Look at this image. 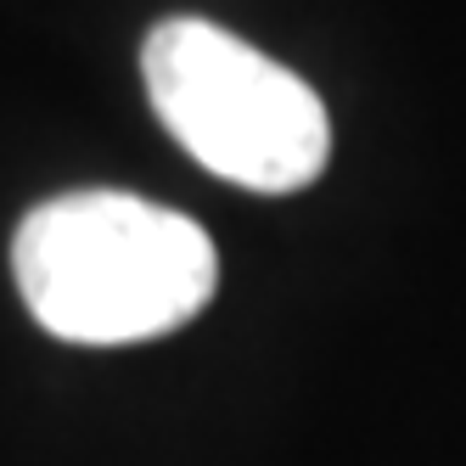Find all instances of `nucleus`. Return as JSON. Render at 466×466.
Segmentation results:
<instances>
[{
	"mask_svg": "<svg viewBox=\"0 0 466 466\" xmlns=\"http://www.w3.org/2000/svg\"><path fill=\"white\" fill-rule=\"evenodd\" d=\"M12 276L62 343L118 349L186 326L214 298L208 230L129 191H68L17 225Z\"/></svg>",
	"mask_w": 466,
	"mask_h": 466,
	"instance_id": "f257e3e1",
	"label": "nucleus"
},
{
	"mask_svg": "<svg viewBox=\"0 0 466 466\" xmlns=\"http://www.w3.org/2000/svg\"><path fill=\"white\" fill-rule=\"evenodd\" d=\"M141 79L163 129L208 175L242 191H304L320 180L331 124L320 96L208 17H169L147 35Z\"/></svg>",
	"mask_w": 466,
	"mask_h": 466,
	"instance_id": "f03ea898",
	"label": "nucleus"
}]
</instances>
